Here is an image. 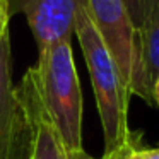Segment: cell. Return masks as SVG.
<instances>
[{
  "label": "cell",
  "instance_id": "5b68a950",
  "mask_svg": "<svg viewBox=\"0 0 159 159\" xmlns=\"http://www.w3.org/2000/svg\"><path fill=\"white\" fill-rule=\"evenodd\" d=\"M82 0H7L9 12H21L31 29L38 52L70 39L77 7Z\"/></svg>",
  "mask_w": 159,
  "mask_h": 159
},
{
  "label": "cell",
  "instance_id": "6da1fadb",
  "mask_svg": "<svg viewBox=\"0 0 159 159\" xmlns=\"http://www.w3.org/2000/svg\"><path fill=\"white\" fill-rule=\"evenodd\" d=\"M74 33L77 34L80 50L89 69L96 108L103 127L104 151H110L116 147L121 140H125L130 134L128 101L132 94L123 84L116 63L111 58L99 33L91 21L86 0H82L77 7Z\"/></svg>",
  "mask_w": 159,
  "mask_h": 159
},
{
  "label": "cell",
  "instance_id": "9c48e42d",
  "mask_svg": "<svg viewBox=\"0 0 159 159\" xmlns=\"http://www.w3.org/2000/svg\"><path fill=\"white\" fill-rule=\"evenodd\" d=\"M125 7L128 11L132 22H134L135 29H140V26L144 24V19L147 16L149 5H151V0H123Z\"/></svg>",
  "mask_w": 159,
  "mask_h": 159
},
{
  "label": "cell",
  "instance_id": "277c9868",
  "mask_svg": "<svg viewBox=\"0 0 159 159\" xmlns=\"http://www.w3.org/2000/svg\"><path fill=\"white\" fill-rule=\"evenodd\" d=\"M86 7L116 63L123 84L135 96L139 84V34L123 0H86Z\"/></svg>",
  "mask_w": 159,
  "mask_h": 159
},
{
  "label": "cell",
  "instance_id": "52a82bcc",
  "mask_svg": "<svg viewBox=\"0 0 159 159\" xmlns=\"http://www.w3.org/2000/svg\"><path fill=\"white\" fill-rule=\"evenodd\" d=\"M14 84H12V48L11 33L0 36V159H5L14 128Z\"/></svg>",
  "mask_w": 159,
  "mask_h": 159
},
{
  "label": "cell",
  "instance_id": "7a4b0ae2",
  "mask_svg": "<svg viewBox=\"0 0 159 159\" xmlns=\"http://www.w3.org/2000/svg\"><path fill=\"white\" fill-rule=\"evenodd\" d=\"M31 70L67 151L82 149V91L70 39L39 50Z\"/></svg>",
  "mask_w": 159,
  "mask_h": 159
},
{
  "label": "cell",
  "instance_id": "30bf717a",
  "mask_svg": "<svg viewBox=\"0 0 159 159\" xmlns=\"http://www.w3.org/2000/svg\"><path fill=\"white\" fill-rule=\"evenodd\" d=\"M9 17H11V12H9L7 0H0V36L9 29Z\"/></svg>",
  "mask_w": 159,
  "mask_h": 159
},
{
  "label": "cell",
  "instance_id": "4fadbf2b",
  "mask_svg": "<svg viewBox=\"0 0 159 159\" xmlns=\"http://www.w3.org/2000/svg\"><path fill=\"white\" fill-rule=\"evenodd\" d=\"M152 103H156L159 106V75L154 80V86H152Z\"/></svg>",
  "mask_w": 159,
  "mask_h": 159
},
{
  "label": "cell",
  "instance_id": "7c38bea8",
  "mask_svg": "<svg viewBox=\"0 0 159 159\" xmlns=\"http://www.w3.org/2000/svg\"><path fill=\"white\" fill-rule=\"evenodd\" d=\"M69 159H96V157H93L82 147V149H77V151H69Z\"/></svg>",
  "mask_w": 159,
  "mask_h": 159
},
{
  "label": "cell",
  "instance_id": "ba28073f",
  "mask_svg": "<svg viewBox=\"0 0 159 159\" xmlns=\"http://www.w3.org/2000/svg\"><path fill=\"white\" fill-rule=\"evenodd\" d=\"M142 135L139 132H132L128 134V137L125 140H121L116 147L104 151L103 157L99 159H135V152L139 147H142Z\"/></svg>",
  "mask_w": 159,
  "mask_h": 159
},
{
  "label": "cell",
  "instance_id": "3957f363",
  "mask_svg": "<svg viewBox=\"0 0 159 159\" xmlns=\"http://www.w3.org/2000/svg\"><path fill=\"white\" fill-rule=\"evenodd\" d=\"M14 128L5 159H69V151L41 99L29 67L14 86Z\"/></svg>",
  "mask_w": 159,
  "mask_h": 159
},
{
  "label": "cell",
  "instance_id": "8992f818",
  "mask_svg": "<svg viewBox=\"0 0 159 159\" xmlns=\"http://www.w3.org/2000/svg\"><path fill=\"white\" fill-rule=\"evenodd\" d=\"M139 34V84L135 96L152 104V86L159 75V0H151Z\"/></svg>",
  "mask_w": 159,
  "mask_h": 159
},
{
  "label": "cell",
  "instance_id": "8fae6325",
  "mask_svg": "<svg viewBox=\"0 0 159 159\" xmlns=\"http://www.w3.org/2000/svg\"><path fill=\"white\" fill-rule=\"evenodd\" d=\"M135 159H159V147H139Z\"/></svg>",
  "mask_w": 159,
  "mask_h": 159
}]
</instances>
